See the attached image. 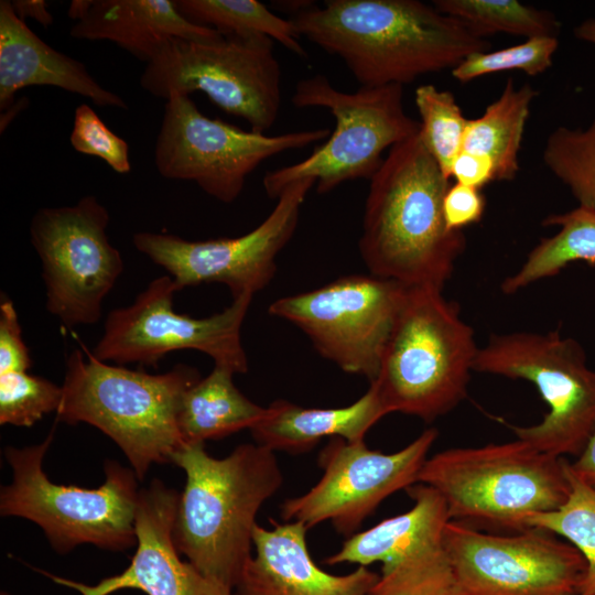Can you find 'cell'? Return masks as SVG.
Wrapping results in <instances>:
<instances>
[{
    "mask_svg": "<svg viewBox=\"0 0 595 595\" xmlns=\"http://www.w3.org/2000/svg\"><path fill=\"white\" fill-rule=\"evenodd\" d=\"M62 386L26 371L0 375V424L31 426L57 410Z\"/></svg>",
    "mask_w": 595,
    "mask_h": 595,
    "instance_id": "33",
    "label": "cell"
},
{
    "mask_svg": "<svg viewBox=\"0 0 595 595\" xmlns=\"http://www.w3.org/2000/svg\"><path fill=\"white\" fill-rule=\"evenodd\" d=\"M436 437L437 430L428 429L391 454L370 450L364 441L332 437L318 455L321 479L282 504V519L302 522L307 529L329 521L339 533L353 536L381 501L418 483Z\"/></svg>",
    "mask_w": 595,
    "mask_h": 595,
    "instance_id": "17",
    "label": "cell"
},
{
    "mask_svg": "<svg viewBox=\"0 0 595 595\" xmlns=\"http://www.w3.org/2000/svg\"><path fill=\"white\" fill-rule=\"evenodd\" d=\"M0 595H11V594L6 591H1Z\"/></svg>",
    "mask_w": 595,
    "mask_h": 595,
    "instance_id": "41",
    "label": "cell"
},
{
    "mask_svg": "<svg viewBox=\"0 0 595 595\" xmlns=\"http://www.w3.org/2000/svg\"><path fill=\"white\" fill-rule=\"evenodd\" d=\"M407 490L414 500L411 509L348 537L325 562L359 566L381 562L379 580L369 595H455L444 542L451 520L445 500L425 484L416 483Z\"/></svg>",
    "mask_w": 595,
    "mask_h": 595,
    "instance_id": "18",
    "label": "cell"
},
{
    "mask_svg": "<svg viewBox=\"0 0 595 595\" xmlns=\"http://www.w3.org/2000/svg\"><path fill=\"white\" fill-rule=\"evenodd\" d=\"M180 494L154 479L139 491L136 510L137 550L121 573L94 585L35 569L54 583L80 595H110L131 588L147 595H235L234 591L202 574L180 558L172 537Z\"/></svg>",
    "mask_w": 595,
    "mask_h": 595,
    "instance_id": "19",
    "label": "cell"
},
{
    "mask_svg": "<svg viewBox=\"0 0 595 595\" xmlns=\"http://www.w3.org/2000/svg\"><path fill=\"white\" fill-rule=\"evenodd\" d=\"M55 425L36 445L8 446L3 454L12 480L0 491V513L35 522L56 552L65 554L79 544L122 551L137 543V476L115 461L105 464V483L98 488L61 485L43 470Z\"/></svg>",
    "mask_w": 595,
    "mask_h": 595,
    "instance_id": "7",
    "label": "cell"
},
{
    "mask_svg": "<svg viewBox=\"0 0 595 595\" xmlns=\"http://www.w3.org/2000/svg\"><path fill=\"white\" fill-rule=\"evenodd\" d=\"M407 291L393 280L346 275L280 298L270 304L269 314L299 327L317 353L343 371L372 382Z\"/></svg>",
    "mask_w": 595,
    "mask_h": 595,
    "instance_id": "13",
    "label": "cell"
},
{
    "mask_svg": "<svg viewBox=\"0 0 595 595\" xmlns=\"http://www.w3.org/2000/svg\"><path fill=\"white\" fill-rule=\"evenodd\" d=\"M450 177L456 183L482 190L495 182L494 165L486 156L461 151L452 163Z\"/></svg>",
    "mask_w": 595,
    "mask_h": 595,
    "instance_id": "37",
    "label": "cell"
},
{
    "mask_svg": "<svg viewBox=\"0 0 595 595\" xmlns=\"http://www.w3.org/2000/svg\"><path fill=\"white\" fill-rule=\"evenodd\" d=\"M274 41L264 35H224L215 42L173 39L147 64L140 85L167 99L204 93L223 111L264 133L280 112L281 68Z\"/></svg>",
    "mask_w": 595,
    "mask_h": 595,
    "instance_id": "10",
    "label": "cell"
},
{
    "mask_svg": "<svg viewBox=\"0 0 595 595\" xmlns=\"http://www.w3.org/2000/svg\"><path fill=\"white\" fill-rule=\"evenodd\" d=\"M11 6L22 21L28 18L35 20L43 28L53 24V15L48 11V4L44 0H13Z\"/></svg>",
    "mask_w": 595,
    "mask_h": 595,
    "instance_id": "39",
    "label": "cell"
},
{
    "mask_svg": "<svg viewBox=\"0 0 595 595\" xmlns=\"http://www.w3.org/2000/svg\"><path fill=\"white\" fill-rule=\"evenodd\" d=\"M420 115V137L444 175L461 152L468 123L454 95L432 84L420 85L414 91Z\"/></svg>",
    "mask_w": 595,
    "mask_h": 595,
    "instance_id": "31",
    "label": "cell"
},
{
    "mask_svg": "<svg viewBox=\"0 0 595 595\" xmlns=\"http://www.w3.org/2000/svg\"><path fill=\"white\" fill-rule=\"evenodd\" d=\"M302 522L256 526V554L247 561L237 595H369L379 574L359 566L345 575L322 570L311 558Z\"/></svg>",
    "mask_w": 595,
    "mask_h": 595,
    "instance_id": "20",
    "label": "cell"
},
{
    "mask_svg": "<svg viewBox=\"0 0 595 595\" xmlns=\"http://www.w3.org/2000/svg\"><path fill=\"white\" fill-rule=\"evenodd\" d=\"M538 94L528 83L516 88L513 78L508 77L501 94L484 113L468 119L461 151L488 158L494 165L495 182L513 181L520 170L523 132Z\"/></svg>",
    "mask_w": 595,
    "mask_h": 595,
    "instance_id": "25",
    "label": "cell"
},
{
    "mask_svg": "<svg viewBox=\"0 0 595 595\" xmlns=\"http://www.w3.org/2000/svg\"><path fill=\"white\" fill-rule=\"evenodd\" d=\"M109 220L107 208L93 195L71 206L40 208L31 219L45 306L67 328L97 323L105 298L122 273L121 253L107 236Z\"/></svg>",
    "mask_w": 595,
    "mask_h": 595,
    "instance_id": "12",
    "label": "cell"
},
{
    "mask_svg": "<svg viewBox=\"0 0 595 595\" xmlns=\"http://www.w3.org/2000/svg\"><path fill=\"white\" fill-rule=\"evenodd\" d=\"M450 186L420 131L389 150L370 178L358 242L371 275L443 291L466 247L444 220Z\"/></svg>",
    "mask_w": 595,
    "mask_h": 595,
    "instance_id": "2",
    "label": "cell"
},
{
    "mask_svg": "<svg viewBox=\"0 0 595 595\" xmlns=\"http://www.w3.org/2000/svg\"><path fill=\"white\" fill-rule=\"evenodd\" d=\"M298 108H325L335 118L326 141L304 160L267 172L263 187L274 199L290 184L311 178L325 194L347 181L370 178L387 149L420 131V121L407 115L403 86L360 87L354 93L336 89L324 75L300 80L291 99Z\"/></svg>",
    "mask_w": 595,
    "mask_h": 595,
    "instance_id": "8",
    "label": "cell"
},
{
    "mask_svg": "<svg viewBox=\"0 0 595 595\" xmlns=\"http://www.w3.org/2000/svg\"><path fill=\"white\" fill-rule=\"evenodd\" d=\"M473 369L537 387L549 411L538 424L511 426L517 439L561 458L583 452L595 431V371L575 339L558 331L493 334Z\"/></svg>",
    "mask_w": 595,
    "mask_h": 595,
    "instance_id": "9",
    "label": "cell"
},
{
    "mask_svg": "<svg viewBox=\"0 0 595 595\" xmlns=\"http://www.w3.org/2000/svg\"><path fill=\"white\" fill-rule=\"evenodd\" d=\"M542 160L580 206L595 212V119L586 130L554 129L544 143Z\"/></svg>",
    "mask_w": 595,
    "mask_h": 595,
    "instance_id": "30",
    "label": "cell"
},
{
    "mask_svg": "<svg viewBox=\"0 0 595 595\" xmlns=\"http://www.w3.org/2000/svg\"><path fill=\"white\" fill-rule=\"evenodd\" d=\"M32 359L23 337L14 304L1 296L0 302V375L28 371Z\"/></svg>",
    "mask_w": 595,
    "mask_h": 595,
    "instance_id": "35",
    "label": "cell"
},
{
    "mask_svg": "<svg viewBox=\"0 0 595 595\" xmlns=\"http://www.w3.org/2000/svg\"><path fill=\"white\" fill-rule=\"evenodd\" d=\"M329 136L327 128L278 136L246 131L206 117L188 95L173 93L164 106L154 164L165 178L194 182L212 197L232 203L263 161Z\"/></svg>",
    "mask_w": 595,
    "mask_h": 595,
    "instance_id": "11",
    "label": "cell"
},
{
    "mask_svg": "<svg viewBox=\"0 0 595 595\" xmlns=\"http://www.w3.org/2000/svg\"><path fill=\"white\" fill-rule=\"evenodd\" d=\"M29 86H53L78 94L100 107L128 109L120 96L104 88L86 66L40 39L15 14L11 1H0V109Z\"/></svg>",
    "mask_w": 595,
    "mask_h": 595,
    "instance_id": "22",
    "label": "cell"
},
{
    "mask_svg": "<svg viewBox=\"0 0 595 595\" xmlns=\"http://www.w3.org/2000/svg\"><path fill=\"white\" fill-rule=\"evenodd\" d=\"M172 463L186 474L173 542L202 574L234 591L251 558L256 516L283 483L274 452L248 443L216 458L204 443H191Z\"/></svg>",
    "mask_w": 595,
    "mask_h": 595,
    "instance_id": "3",
    "label": "cell"
},
{
    "mask_svg": "<svg viewBox=\"0 0 595 595\" xmlns=\"http://www.w3.org/2000/svg\"><path fill=\"white\" fill-rule=\"evenodd\" d=\"M71 144L79 153L101 159L116 173L131 171L129 145L86 102L75 109Z\"/></svg>",
    "mask_w": 595,
    "mask_h": 595,
    "instance_id": "34",
    "label": "cell"
},
{
    "mask_svg": "<svg viewBox=\"0 0 595 595\" xmlns=\"http://www.w3.org/2000/svg\"><path fill=\"white\" fill-rule=\"evenodd\" d=\"M301 36L342 58L360 87L405 85L453 69L489 42L419 0H327L291 19Z\"/></svg>",
    "mask_w": 595,
    "mask_h": 595,
    "instance_id": "1",
    "label": "cell"
},
{
    "mask_svg": "<svg viewBox=\"0 0 595 595\" xmlns=\"http://www.w3.org/2000/svg\"><path fill=\"white\" fill-rule=\"evenodd\" d=\"M188 21L217 30L223 35H264L300 57L307 56L292 20L272 13L257 0H174Z\"/></svg>",
    "mask_w": 595,
    "mask_h": 595,
    "instance_id": "27",
    "label": "cell"
},
{
    "mask_svg": "<svg viewBox=\"0 0 595 595\" xmlns=\"http://www.w3.org/2000/svg\"><path fill=\"white\" fill-rule=\"evenodd\" d=\"M235 372L214 364L213 370L199 378L182 394L177 424L184 444L218 440L242 429H251L266 414L242 394L232 381Z\"/></svg>",
    "mask_w": 595,
    "mask_h": 595,
    "instance_id": "24",
    "label": "cell"
},
{
    "mask_svg": "<svg viewBox=\"0 0 595 595\" xmlns=\"http://www.w3.org/2000/svg\"><path fill=\"white\" fill-rule=\"evenodd\" d=\"M486 199L482 190L455 183L443 199V216L451 230H462L478 223L485 213Z\"/></svg>",
    "mask_w": 595,
    "mask_h": 595,
    "instance_id": "36",
    "label": "cell"
},
{
    "mask_svg": "<svg viewBox=\"0 0 595 595\" xmlns=\"http://www.w3.org/2000/svg\"><path fill=\"white\" fill-rule=\"evenodd\" d=\"M578 595H583V594H578Z\"/></svg>",
    "mask_w": 595,
    "mask_h": 595,
    "instance_id": "42",
    "label": "cell"
},
{
    "mask_svg": "<svg viewBox=\"0 0 595 595\" xmlns=\"http://www.w3.org/2000/svg\"><path fill=\"white\" fill-rule=\"evenodd\" d=\"M565 461L520 439L448 448L425 461L418 483L441 494L451 520L518 532L528 529L527 517L565 502L570 493Z\"/></svg>",
    "mask_w": 595,
    "mask_h": 595,
    "instance_id": "6",
    "label": "cell"
},
{
    "mask_svg": "<svg viewBox=\"0 0 595 595\" xmlns=\"http://www.w3.org/2000/svg\"><path fill=\"white\" fill-rule=\"evenodd\" d=\"M444 542L455 595H578L586 573L576 548L536 528L500 536L450 520Z\"/></svg>",
    "mask_w": 595,
    "mask_h": 595,
    "instance_id": "15",
    "label": "cell"
},
{
    "mask_svg": "<svg viewBox=\"0 0 595 595\" xmlns=\"http://www.w3.org/2000/svg\"><path fill=\"white\" fill-rule=\"evenodd\" d=\"M315 182L300 180L286 186L268 217L235 238L186 240L173 234L140 231L133 246L164 268L178 291L201 283H223L232 299L255 294L272 280L279 252L292 238L301 207Z\"/></svg>",
    "mask_w": 595,
    "mask_h": 595,
    "instance_id": "16",
    "label": "cell"
},
{
    "mask_svg": "<svg viewBox=\"0 0 595 595\" xmlns=\"http://www.w3.org/2000/svg\"><path fill=\"white\" fill-rule=\"evenodd\" d=\"M235 595H237V594L235 593Z\"/></svg>",
    "mask_w": 595,
    "mask_h": 595,
    "instance_id": "43",
    "label": "cell"
},
{
    "mask_svg": "<svg viewBox=\"0 0 595 595\" xmlns=\"http://www.w3.org/2000/svg\"><path fill=\"white\" fill-rule=\"evenodd\" d=\"M388 414L376 390L343 408H306L286 400L267 407L263 418L250 429L257 444L271 451L304 453L324 437L349 443L364 441L366 433Z\"/></svg>",
    "mask_w": 595,
    "mask_h": 595,
    "instance_id": "23",
    "label": "cell"
},
{
    "mask_svg": "<svg viewBox=\"0 0 595 595\" xmlns=\"http://www.w3.org/2000/svg\"><path fill=\"white\" fill-rule=\"evenodd\" d=\"M574 33L580 40L591 42L595 45V19H588L582 22Z\"/></svg>",
    "mask_w": 595,
    "mask_h": 595,
    "instance_id": "40",
    "label": "cell"
},
{
    "mask_svg": "<svg viewBox=\"0 0 595 595\" xmlns=\"http://www.w3.org/2000/svg\"><path fill=\"white\" fill-rule=\"evenodd\" d=\"M558 46L556 36L527 39L520 44L498 51L473 53L456 65L451 74L459 83L513 69L537 76L552 66Z\"/></svg>",
    "mask_w": 595,
    "mask_h": 595,
    "instance_id": "32",
    "label": "cell"
},
{
    "mask_svg": "<svg viewBox=\"0 0 595 595\" xmlns=\"http://www.w3.org/2000/svg\"><path fill=\"white\" fill-rule=\"evenodd\" d=\"M569 466L578 479L595 489V431L583 452L573 463L569 462Z\"/></svg>",
    "mask_w": 595,
    "mask_h": 595,
    "instance_id": "38",
    "label": "cell"
},
{
    "mask_svg": "<svg viewBox=\"0 0 595 595\" xmlns=\"http://www.w3.org/2000/svg\"><path fill=\"white\" fill-rule=\"evenodd\" d=\"M545 227L558 226L552 237L542 238L529 252L522 266L500 284L507 295L558 274L576 261L595 263V212L582 206L563 214H552L542 220Z\"/></svg>",
    "mask_w": 595,
    "mask_h": 595,
    "instance_id": "26",
    "label": "cell"
},
{
    "mask_svg": "<svg viewBox=\"0 0 595 595\" xmlns=\"http://www.w3.org/2000/svg\"><path fill=\"white\" fill-rule=\"evenodd\" d=\"M478 349L457 303L442 290L408 288L370 387L388 413L433 421L467 396Z\"/></svg>",
    "mask_w": 595,
    "mask_h": 595,
    "instance_id": "5",
    "label": "cell"
},
{
    "mask_svg": "<svg viewBox=\"0 0 595 595\" xmlns=\"http://www.w3.org/2000/svg\"><path fill=\"white\" fill-rule=\"evenodd\" d=\"M86 354L73 349L67 356L56 421L84 422L104 432L121 448L138 479L154 463H172L184 444L177 424L180 401L201 378L198 371L176 365L151 375Z\"/></svg>",
    "mask_w": 595,
    "mask_h": 595,
    "instance_id": "4",
    "label": "cell"
},
{
    "mask_svg": "<svg viewBox=\"0 0 595 595\" xmlns=\"http://www.w3.org/2000/svg\"><path fill=\"white\" fill-rule=\"evenodd\" d=\"M67 15L77 40L110 41L151 62L173 39L215 42L224 35L184 18L174 0H73Z\"/></svg>",
    "mask_w": 595,
    "mask_h": 595,
    "instance_id": "21",
    "label": "cell"
},
{
    "mask_svg": "<svg viewBox=\"0 0 595 595\" xmlns=\"http://www.w3.org/2000/svg\"><path fill=\"white\" fill-rule=\"evenodd\" d=\"M570 493L556 510L526 518L527 528L549 531L564 538L583 555L586 573L580 594L595 595V489L578 479L565 461Z\"/></svg>",
    "mask_w": 595,
    "mask_h": 595,
    "instance_id": "29",
    "label": "cell"
},
{
    "mask_svg": "<svg viewBox=\"0 0 595 595\" xmlns=\"http://www.w3.org/2000/svg\"><path fill=\"white\" fill-rule=\"evenodd\" d=\"M177 291L173 279L162 275L152 280L132 304L109 312L93 356L118 365H156L171 351L194 349L235 374L246 372L241 327L253 295H240L224 311L194 318L173 310Z\"/></svg>",
    "mask_w": 595,
    "mask_h": 595,
    "instance_id": "14",
    "label": "cell"
},
{
    "mask_svg": "<svg viewBox=\"0 0 595 595\" xmlns=\"http://www.w3.org/2000/svg\"><path fill=\"white\" fill-rule=\"evenodd\" d=\"M433 6L480 39L496 33L527 39L556 36L560 31L553 13L517 0H434Z\"/></svg>",
    "mask_w": 595,
    "mask_h": 595,
    "instance_id": "28",
    "label": "cell"
}]
</instances>
